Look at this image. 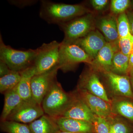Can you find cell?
Masks as SVG:
<instances>
[{"instance_id":"1","label":"cell","mask_w":133,"mask_h":133,"mask_svg":"<svg viewBox=\"0 0 133 133\" xmlns=\"http://www.w3.org/2000/svg\"><path fill=\"white\" fill-rule=\"evenodd\" d=\"M90 13V11L82 4L71 5L42 0L39 16L49 24L59 25Z\"/></svg>"},{"instance_id":"2","label":"cell","mask_w":133,"mask_h":133,"mask_svg":"<svg viewBox=\"0 0 133 133\" xmlns=\"http://www.w3.org/2000/svg\"><path fill=\"white\" fill-rule=\"evenodd\" d=\"M74 97V94L65 92L56 79L44 98L41 105L45 114L57 118L63 116Z\"/></svg>"},{"instance_id":"3","label":"cell","mask_w":133,"mask_h":133,"mask_svg":"<svg viewBox=\"0 0 133 133\" xmlns=\"http://www.w3.org/2000/svg\"><path fill=\"white\" fill-rule=\"evenodd\" d=\"M38 49L21 50L15 49L3 42L0 36V60L13 71L21 72L33 65Z\"/></svg>"},{"instance_id":"4","label":"cell","mask_w":133,"mask_h":133,"mask_svg":"<svg viewBox=\"0 0 133 133\" xmlns=\"http://www.w3.org/2000/svg\"><path fill=\"white\" fill-rule=\"evenodd\" d=\"M95 24L94 16L90 13L58 25L64 34L62 42L71 43L84 37L94 30Z\"/></svg>"},{"instance_id":"5","label":"cell","mask_w":133,"mask_h":133,"mask_svg":"<svg viewBox=\"0 0 133 133\" xmlns=\"http://www.w3.org/2000/svg\"><path fill=\"white\" fill-rule=\"evenodd\" d=\"M60 46V43L54 41L43 44L37 48L38 52L33 64L36 74H42L58 67Z\"/></svg>"},{"instance_id":"6","label":"cell","mask_w":133,"mask_h":133,"mask_svg":"<svg viewBox=\"0 0 133 133\" xmlns=\"http://www.w3.org/2000/svg\"><path fill=\"white\" fill-rule=\"evenodd\" d=\"M92 62L90 57L78 45L60 43L58 67L63 71L72 70L80 63L91 64Z\"/></svg>"},{"instance_id":"7","label":"cell","mask_w":133,"mask_h":133,"mask_svg":"<svg viewBox=\"0 0 133 133\" xmlns=\"http://www.w3.org/2000/svg\"><path fill=\"white\" fill-rule=\"evenodd\" d=\"M44 114L42 105L32 98L22 101L8 116L6 120L29 124Z\"/></svg>"},{"instance_id":"8","label":"cell","mask_w":133,"mask_h":133,"mask_svg":"<svg viewBox=\"0 0 133 133\" xmlns=\"http://www.w3.org/2000/svg\"><path fill=\"white\" fill-rule=\"evenodd\" d=\"M58 67L42 74H36L31 79V90L32 98L42 105L44 98L49 91L52 84L57 79Z\"/></svg>"},{"instance_id":"9","label":"cell","mask_w":133,"mask_h":133,"mask_svg":"<svg viewBox=\"0 0 133 133\" xmlns=\"http://www.w3.org/2000/svg\"><path fill=\"white\" fill-rule=\"evenodd\" d=\"M107 43L102 33L97 30H94L84 37L69 43L78 45L84 51L92 61Z\"/></svg>"},{"instance_id":"10","label":"cell","mask_w":133,"mask_h":133,"mask_svg":"<svg viewBox=\"0 0 133 133\" xmlns=\"http://www.w3.org/2000/svg\"><path fill=\"white\" fill-rule=\"evenodd\" d=\"M78 88L86 90L93 95L110 103V99L103 84L97 74L94 71L85 72L82 74Z\"/></svg>"},{"instance_id":"11","label":"cell","mask_w":133,"mask_h":133,"mask_svg":"<svg viewBox=\"0 0 133 133\" xmlns=\"http://www.w3.org/2000/svg\"><path fill=\"white\" fill-rule=\"evenodd\" d=\"M77 93L95 115L105 118L111 114V107L109 102L84 89L78 88Z\"/></svg>"},{"instance_id":"12","label":"cell","mask_w":133,"mask_h":133,"mask_svg":"<svg viewBox=\"0 0 133 133\" xmlns=\"http://www.w3.org/2000/svg\"><path fill=\"white\" fill-rule=\"evenodd\" d=\"M74 94V98L63 114V117L88 122L92 124L95 115L79 97Z\"/></svg>"},{"instance_id":"13","label":"cell","mask_w":133,"mask_h":133,"mask_svg":"<svg viewBox=\"0 0 133 133\" xmlns=\"http://www.w3.org/2000/svg\"><path fill=\"white\" fill-rule=\"evenodd\" d=\"M118 51V42H107L93 59L91 65L94 69L104 73L111 71L114 56Z\"/></svg>"},{"instance_id":"14","label":"cell","mask_w":133,"mask_h":133,"mask_svg":"<svg viewBox=\"0 0 133 133\" xmlns=\"http://www.w3.org/2000/svg\"><path fill=\"white\" fill-rule=\"evenodd\" d=\"M55 119L60 131L73 133H94L93 125L88 122L63 116Z\"/></svg>"},{"instance_id":"15","label":"cell","mask_w":133,"mask_h":133,"mask_svg":"<svg viewBox=\"0 0 133 133\" xmlns=\"http://www.w3.org/2000/svg\"><path fill=\"white\" fill-rule=\"evenodd\" d=\"M105 73L111 88L115 94L133 98L131 83L128 76L119 75L111 71Z\"/></svg>"},{"instance_id":"16","label":"cell","mask_w":133,"mask_h":133,"mask_svg":"<svg viewBox=\"0 0 133 133\" xmlns=\"http://www.w3.org/2000/svg\"><path fill=\"white\" fill-rule=\"evenodd\" d=\"M107 42L115 43L118 41L117 20L112 15L101 17L96 23Z\"/></svg>"},{"instance_id":"17","label":"cell","mask_w":133,"mask_h":133,"mask_svg":"<svg viewBox=\"0 0 133 133\" xmlns=\"http://www.w3.org/2000/svg\"><path fill=\"white\" fill-rule=\"evenodd\" d=\"M29 125L32 133H57L60 130L55 119L45 114Z\"/></svg>"},{"instance_id":"18","label":"cell","mask_w":133,"mask_h":133,"mask_svg":"<svg viewBox=\"0 0 133 133\" xmlns=\"http://www.w3.org/2000/svg\"><path fill=\"white\" fill-rule=\"evenodd\" d=\"M20 72L21 79L17 86V91L23 100H28L32 98L31 81L36 74L35 69L32 65Z\"/></svg>"},{"instance_id":"19","label":"cell","mask_w":133,"mask_h":133,"mask_svg":"<svg viewBox=\"0 0 133 133\" xmlns=\"http://www.w3.org/2000/svg\"><path fill=\"white\" fill-rule=\"evenodd\" d=\"M4 104L1 116V121L6 120L8 116L23 100L17 91L16 87L4 94Z\"/></svg>"},{"instance_id":"20","label":"cell","mask_w":133,"mask_h":133,"mask_svg":"<svg viewBox=\"0 0 133 133\" xmlns=\"http://www.w3.org/2000/svg\"><path fill=\"white\" fill-rule=\"evenodd\" d=\"M129 56L118 51L113 58L111 71L119 75H125L129 71Z\"/></svg>"},{"instance_id":"21","label":"cell","mask_w":133,"mask_h":133,"mask_svg":"<svg viewBox=\"0 0 133 133\" xmlns=\"http://www.w3.org/2000/svg\"><path fill=\"white\" fill-rule=\"evenodd\" d=\"M20 72L12 71L9 74L0 77V92L2 94L15 88L20 82Z\"/></svg>"},{"instance_id":"22","label":"cell","mask_w":133,"mask_h":133,"mask_svg":"<svg viewBox=\"0 0 133 133\" xmlns=\"http://www.w3.org/2000/svg\"><path fill=\"white\" fill-rule=\"evenodd\" d=\"M0 128L6 133H32L29 124L11 121H1Z\"/></svg>"},{"instance_id":"23","label":"cell","mask_w":133,"mask_h":133,"mask_svg":"<svg viewBox=\"0 0 133 133\" xmlns=\"http://www.w3.org/2000/svg\"><path fill=\"white\" fill-rule=\"evenodd\" d=\"M119 38H132L129 21L125 12L119 15L116 19Z\"/></svg>"},{"instance_id":"24","label":"cell","mask_w":133,"mask_h":133,"mask_svg":"<svg viewBox=\"0 0 133 133\" xmlns=\"http://www.w3.org/2000/svg\"><path fill=\"white\" fill-rule=\"evenodd\" d=\"M116 111L122 116L133 121V103L128 101L122 100L115 105Z\"/></svg>"},{"instance_id":"25","label":"cell","mask_w":133,"mask_h":133,"mask_svg":"<svg viewBox=\"0 0 133 133\" xmlns=\"http://www.w3.org/2000/svg\"><path fill=\"white\" fill-rule=\"evenodd\" d=\"M129 0H112L110 4V10L112 13L120 15L125 12L131 5Z\"/></svg>"},{"instance_id":"26","label":"cell","mask_w":133,"mask_h":133,"mask_svg":"<svg viewBox=\"0 0 133 133\" xmlns=\"http://www.w3.org/2000/svg\"><path fill=\"white\" fill-rule=\"evenodd\" d=\"M94 133H110V125L105 118L95 115L92 123Z\"/></svg>"},{"instance_id":"27","label":"cell","mask_w":133,"mask_h":133,"mask_svg":"<svg viewBox=\"0 0 133 133\" xmlns=\"http://www.w3.org/2000/svg\"><path fill=\"white\" fill-rule=\"evenodd\" d=\"M132 42V38H119L118 46L119 51L124 55L129 56L131 55Z\"/></svg>"},{"instance_id":"28","label":"cell","mask_w":133,"mask_h":133,"mask_svg":"<svg viewBox=\"0 0 133 133\" xmlns=\"http://www.w3.org/2000/svg\"><path fill=\"white\" fill-rule=\"evenodd\" d=\"M110 133H130L129 128L125 124L121 122L109 123Z\"/></svg>"},{"instance_id":"29","label":"cell","mask_w":133,"mask_h":133,"mask_svg":"<svg viewBox=\"0 0 133 133\" xmlns=\"http://www.w3.org/2000/svg\"><path fill=\"white\" fill-rule=\"evenodd\" d=\"M108 1L107 0H92L91 5L95 10L100 11L105 9L107 6Z\"/></svg>"},{"instance_id":"30","label":"cell","mask_w":133,"mask_h":133,"mask_svg":"<svg viewBox=\"0 0 133 133\" xmlns=\"http://www.w3.org/2000/svg\"><path fill=\"white\" fill-rule=\"evenodd\" d=\"M9 2L12 5L20 8L24 7L33 5L37 1H10Z\"/></svg>"},{"instance_id":"31","label":"cell","mask_w":133,"mask_h":133,"mask_svg":"<svg viewBox=\"0 0 133 133\" xmlns=\"http://www.w3.org/2000/svg\"><path fill=\"white\" fill-rule=\"evenodd\" d=\"M12 71L6 64L0 60V77L9 74Z\"/></svg>"},{"instance_id":"32","label":"cell","mask_w":133,"mask_h":133,"mask_svg":"<svg viewBox=\"0 0 133 133\" xmlns=\"http://www.w3.org/2000/svg\"><path fill=\"white\" fill-rule=\"evenodd\" d=\"M130 24L131 33L133 35V12L128 11L127 13Z\"/></svg>"},{"instance_id":"33","label":"cell","mask_w":133,"mask_h":133,"mask_svg":"<svg viewBox=\"0 0 133 133\" xmlns=\"http://www.w3.org/2000/svg\"><path fill=\"white\" fill-rule=\"evenodd\" d=\"M133 70V54H131L129 56V70Z\"/></svg>"},{"instance_id":"34","label":"cell","mask_w":133,"mask_h":133,"mask_svg":"<svg viewBox=\"0 0 133 133\" xmlns=\"http://www.w3.org/2000/svg\"><path fill=\"white\" fill-rule=\"evenodd\" d=\"M129 73H130V79H131V83L132 84L133 86V70H129Z\"/></svg>"},{"instance_id":"35","label":"cell","mask_w":133,"mask_h":133,"mask_svg":"<svg viewBox=\"0 0 133 133\" xmlns=\"http://www.w3.org/2000/svg\"><path fill=\"white\" fill-rule=\"evenodd\" d=\"M57 133H73L70 132H65V131H60L59 130V131Z\"/></svg>"},{"instance_id":"36","label":"cell","mask_w":133,"mask_h":133,"mask_svg":"<svg viewBox=\"0 0 133 133\" xmlns=\"http://www.w3.org/2000/svg\"><path fill=\"white\" fill-rule=\"evenodd\" d=\"M131 3H132V6L133 7V1H132V2H131Z\"/></svg>"},{"instance_id":"37","label":"cell","mask_w":133,"mask_h":133,"mask_svg":"<svg viewBox=\"0 0 133 133\" xmlns=\"http://www.w3.org/2000/svg\"><path fill=\"white\" fill-rule=\"evenodd\" d=\"M132 40H133V37H132Z\"/></svg>"}]
</instances>
